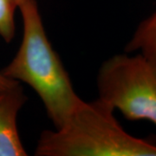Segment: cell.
I'll return each mask as SVG.
<instances>
[{"label": "cell", "mask_w": 156, "mask_h": 156, "mask_svg": "<svg viewBox=\"0 0 156 156\" xmlns=\"http://www.w3.org/2000/svg\"><path fill=\"white\" fill-rule=\"evenodd\" d=\"M18 10L23 20L22 41L2 72L33 89L55 128H61L83 100L48 39L37 1L23 0Z\"/></svg>", "instance_id": "obj_1"}, {"label": "cell", "mask_w": 156, "mask_h": 156, "mask_svg": "<svg viewBox=\"0 0 156 156\" xmlns=\"http://www.w3.org/2000/svg\"><path fill=\"white\" fill-rule=\"evenodd\" d=\"M114 112L100 99L82 101L61 128L41 134L35 155L156 156V142L127 133Z\"/></svg>", "instance_id": "obj_2"}, {"label": "cell", "mask_w": 156, "mask_h": 156, "mask_svg": "<svg viewBox=\"0 0 156 156\" xmlns=\"http://www.w3.org/2000/svg\"><path fill=\"white\" fill-rule=\"evenodd\" d=\"M97 89L98 99L126 119L156 125V66L141 54L106 60L98 72Z\"/></svg>", "instance_id": "obj_3"}, {"label": "cell", "mask_w": 156, "mask_h": 156, "mask_svg": "<svg viewBox=\"0 0 156 156\" xmlns=\"http://www.w3.org/2000/svg\"><path fill=\"white\" fill-rule=\"evenodd\" d=\"M26 101L20 83L0 91V156L27 155L17 129V115Z\"/></svg>", "instance_id": "obj_4"}, {"label": "cell", "mask_w": 156, "mask_h": 156, "mask_svg": "<svg viewBox=\"0 0 156 156\" xmlns=\"http://www.w3.org/2000/svg\"><path fill=\"white\" fill-rule=\"evenodd\" d=\"M125 51H139L156 66V11L138 25Z\"/></svg>", "instance_id": "obj_5"}, {"label": "cell", "mask_w": 156, "mask_h": 156, "mask_svg": "<svg viewBox=\"0 0 156 156\" xmlns=\"http://www.w3.org/2000/svg\"><path fill=\"white\" fill-rule=\"evenodd\" d=\"M23 0H0V37L10 44L15 37V13Z\"/></svg>", "instance_id": "obj_6"}, {"label": "cell", "mask_w": 156, "mask_h": 156, "mask_svg": "<svg viewBox=\"0 0 156 156\" xmlns=\"http://www.w3.org/2000/svg\"><path fill=\"white\" fill-rule=\"evenodd\" d=\"M18 83H20L5 76L3 74L2 70H0V91L13 88Z\"/></svg>", "instance_id": "obj_7"}]
</instances>
